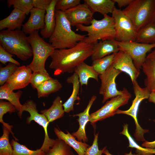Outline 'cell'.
<instances>
[{"instance_id":"4fadbf2b","label":"cell","mask_w":155,"mask_h":155,"mask_svg":"<svg viewBox=\"0 0 155 155\" xmlns=\"http://www.w3.org/2000/svg\"><path fill=\"white\" fill-rule=\"evenodd\" d=\"M63 12L71 26L79 24L90 25L94 18V13L84 3Z\"/></svg>"},{"instance_id":"f1b7e54d","label":"cell","mask_w":155,"mask_h":155,"mask_svg":"<svg viewBox=\"0 0 155 155\" xmlns=\"http://www.w3.org/2000/svg\"><path fill=\"white\" fill-rule=\"evenodd\" d=\"M62 85L57 79L52 78L47 80L36 88L38 98L48 96L50 94L59 91Z\"/></svg>"},{"instance_id":"cb8c5ba5","label":"cell","mask_w":155,"mask_h":155,"mask_svg":"<svg viewBox=\"0 0 155 155\" xmlns=\"http://www.w3.org/2000/svg\"><path fill=\"white\" fill-rule=\"evenodd\" d=\"M84 2L93 13L98 12L103 16L112 13L115 7L113 0H84Z\"/></svg>"},{"instance_id":"ac0fdd59","label":"cell","mask_w":155,"mask_h":155,"mask_svg":"<svg viewBox=\"0 0 155 155\" xmlns=\"http://www.w3.org/2000/svg\"><path fill=\"white\" fill-rule=\"evenodd\" d=\"M119 50L115 40H100L94 44L91 59L92 61L100 59Z\"/></svg>"},{"instance_id":"7402d4cb","label":"cell","mask_w":155,"mask_h":155,"mask_svg":"<svg viewBox=\"0 0 155 155\" xmlns=\"http://www.w3.org/2000/svg\"><path fill=\"white\" fill-rule=\"evenodd\" d=\"M54 131L58 138L62 140L72 147L78 155H85L86 150L90 146L86 142L76 140L67 131V133H65L58 128L55 127Z\"/></svg>"},{"instance_id":"8992f818","label":"cell","mask_w":155,"mask_h":155,"mask_svg":"<svg viewBox=\"0 0 155 155\" xmlns=\"http://www.w3.org/2000/svg\"><path fill=\"white\" fill-rule=\"evenodd\" d=\"M28 37L32 50L33 58L28 66L32 72L39 71L48 73L45 68V62L55 49L50 43L45 42L40 36L38 30L32 32Z\"/></svg>"},{"instance_id":"2e32d148","label":"cell","mask_w":155,"mask_h":155,"mask_svg":"<svg viewBox=\"0 0 155 155\" xmlns=\"http://www.w3.org/2000/svg\"><path fill=\"white\" fill-rule=\"evenodd\" d=\"M30 16L27 22L23 24L22 30L30 34L32 32L43 29L44 26L46 11L33 7L30 12Z\"/></svg>"},{"instance_id":"bcb514c9","label":"cell","mask_w":155,"mask_h":155,"mask_svg":"<svg viewBox=\"0 0 155 155\" xmlns=\"http://www.w3.org/2000/svg\"><path fill=\"white\" fill-rule=\"evenodd\" d=\"M103 153L106 155H113L110 153L106 149H105L103 152ZM125 155H139L138 154H132V152L130 151L129 153L128 154H126Z\"/></svg>"},{"instance_id":"e575fe53","label":"cell","mask_w":155,"mask_h":155,"mask_svg":"<svg viewBox=\"0 0 155 155\" xmlns=\"http://www.w3.org/2000/svg\"><path fill=\"white\" fill-rule=\"evenodd\" d=\"M10 131L3 126V134L0 137V155H12L13 149L9 140Z\"/></svg>"},{"instance_id":"7dc6e473","label":"cell","mask_w":155,"mask_h":155,"mask_svg":"<svg viewBox=\"0 0 155 155\" xmlns=\"http://www.w3.org/2000/svg\"><path fill=\"white\" fill-rule=\"evenodd\" d=\"M152 22L154 23L155 24V15L154 18Z\"/></svg>"},{"instance_id":"83f0119b","label":"cell","mask_w":155,"mask_h":155,"mask_svg":"<svg viewBox=\"0 0 155 155\" xmlns=\"http://www.w3.org/2000/svg\"><path fill=\"white\" fill-rule=\"evenodd\" d=\"M135 42L146 44L155 43V24L153 22L145 25L137 32Z\"/></svg>"},{"instance_id":"6da1fadb","label":"cell","mask_w":155,"mask_h":155,"mask_svg":"<svg viewBox=\"0 0 155 155\" xmlns=\"http://www.w3.org/2000/svg\"><path fill=\"white\" fill-rule=\"evenodd\" d=\"M95 44L84 40L70 48L55 49L50 56V68L54 70V75L74 72L75 68L92 55Z\"/></svg>"},{"instance_id":"8fae6325","label":"cell","mask_w":155,"mask_h":155,"mask_svg":"<svg viewBox=\"0 0 155 155\" xmlns=\"http://www.w3.org/2000/svg\"><path fill=\"white\" fill-rule=\"evenodd\" d=\"M23 105L24 111L28 112L30 115V116L26 119V123L29 124L33 121L42 126L44 130V139L40 149L46 153L53 146L55 142V139L50 138L48 134V127L49 123L44 115L38 113L36 104L33 100H28Z\"/></svg>"},{"instance_id":"d4e9b609","label":"cell","mask_w":155,"mask_h":155,"mask_svg":"<svg viewBox=\"0 0 155 155\" xmlns=\"http://www.w3.org/2000/svg\"><path fill=\"white\" fill-rule=\"evenodd\" d=\"M66 82L68 83L71 84L73 86L71 95L67 100L63 104L65 112L69 113L71 111L73 110V106L75 101L79 98L78 95L80 83L78 76L74 72L71 76L67 78Z\"/></svg>"},{"instance_id":"30bf717a","label":"cell","mask_w":155,"mask_h":155,"mask_svg":"<svg viewBox=\"0 0 155 155\" xmlns=\"http://www.w3.org/2000/svg\"><path fill=\"white\" fill-rule=\"evenodd\" d=\"M116 42L119 50L127 53L133 60L136 67L140 70L145 60L147 53L155 48V43L146 44L135 41H117Z\"/></svg>"},{"instance_id":"d6a6232c","label":"cell","mask_w":155,"mask_h":155,"mask_svg":"<svg viewBox=\"0 0 155 155\" xmlns=\"http://www.w3.org/2000/svg\"><path fill=\"white\" fill-rule=\"evenodd\" d=\"M115 53L92 61V66L99 75L104 73L112 65Z\"/></svg>"},{"instance_id":"836d02e7","label":"cell","mask_w":155,"mask_h":155,"mask_svg":"<svg viewBox=\"0 0 155 155\" xmlns=\"http://www.w3.org/2000/svg\"><path fill=\"white\" fill-rule=\"evenodd\" d=\"M17 111L15 106L9 102H6L1 100L0 101V122L4 126L8 128L13 135L14 139L18 140V139L14 136L12 131L13 126L10 125L8 123L4 122L3 119L4 115L7 113H11L15 112Z\"/></svg>"},{"instance_id":"e0dca14e","label":"cell","mask_w":155,"mask_h":155,"mask_svg":"<svg viewBox=\"0 0 155 155\" xmlns=\"http://www.w3.org/2000/svg\"><path fill=\"white\" fill-rule=\"evenodd\" d=\"M141 69L146 76L145 87L150 92H155V49L147 55Z\"/></svg>"},{"instance_id":"7bdbcfd3","label":"cell","mask_w":155,"mask_h":155,"mask_svg":"<svg viewBox=\"0 0 155 155\" xmlns=\"http://www.w3.org/2000/svg\"><path fill=\"white\" fill-rule=\"evenodd\" d=\"M115 3H117L120 8L128 6L133 0H113Z\"/></svg>"},{"instance_id":"3957f363","label":"cell","mask_w":155,"mask_h":155,"mask_svg":"<svg viewBox=\"0 0 155 155\" xmlns=\"http://www.w3.org/2000/svg\"><path fill=\"white\" fill-rule=\"evenodd\" d=\"M0 44L7 52L22 61H26L33 56L28 37L20 29L1 30Z\"/></svg>"},{"instance_id":"f35d334b","label":"cell","mask_w":155,"mask_h":155,"mask_svg":"<svg viewBox=\"0 0 155 155\" xmlns=\"http://www.w3.org/2000/svg\"><path fill=\"white\" fill-rule=\"evenodd\" d=\"M80 0H57L55 10L64 11L80 4Z\"/></svg>"},{"instance_id":"5b68a950","label":"cell","mask_w":155,"mask_h":155,"mask_svg":"<svg viewBox=\"0 0 155 155\" xmlns=\"http://www.w3.org/2000/svg\"><path fill=\"white\" fill-rule=\"evenodd\" d=\"M122 11L131 20L137 32L152 22L155 15V0H133Z\"/></svg>"},{"instance_id":"52a82bcc","label":"cell","mask_w":155,"mask_h":155,"mask_svg":"<svg viewBox=\"0 0 155 155\" xmlns=\"http://www.w3.org/2000/svg\"><path fill=\"white\" fill-rule=\"evenodd\" d=\"M132 84L135 97L132 101L131 106L127 110L118 109L116 114H125L131 117L134 121L136 126L134 137L137 141H145L146 140L144 134L149 130L143 129L140 126L138 123L137 117L140 104L144 100L148 99L150 92L146 87H140L137 81H135Z\"/></svg>"},{"instance_id":"9c48e42d","label":"cell","mask_w":155,"mask_h":155,"mask_svg":"<svg viewBox=\"0 0 155 155\" xmlns=\"http://www.w3.org/2000/svg\"><path fill=\"white\" fill-rule=\"evenodd\" d=\"M112 14L115 22V40L119 42L135 41L137 32L130 19L122 10L115 7Z\"/></svg>"},{"instance_id":"7c38bea8","label":"cell","mask_w":155,"mask_h":155,"mask_svg":"<svg viewBox=\"0 0 155 155\" xmlns=\"http://www.w3.org/2000/svg\"><path fill=\"white\" fill-rule=\"evenodd\" d=\"M131 97V94L121 95L111 98L100 108L90 115L89 121L93 124L98 121L113 116L119 107L128 103Z\"/></svg>"},{"instance_id":"4dcf8cb0","label":"cell","mask_w":155,"mask_h":155,"mask_svg":"<svg viewBox=\"0 0 155 155\" xmlns=\"http://www.w3.org/2000/svg\"><path fill=\"white\" fill-rule=\"evenodd\" d=\"M45 155H75L70 147L62 140L55 139L53 146Z\"/></svg>"},{"instance_id":"484cf974","label":"cell","mask_w":155,"mask_h":155,"mask_svg":"<svg viewBox=\"0 0 155 155\" xmlns=\"http://www.w3.org/2000/svg\"><path fill=\"white\" fill-rule=\"evenodd\" d=\"M74 72L78 76L81 86L84 85L87 86L88 81L90 78L94 79L98 82L99 74L92 65H88L84 62L75 68Z\"/></svg>"},{"instance_id":"ab89813d","label":"cell","mask_w":155,"mask_h":155,"mask_svg":"<svg viewBox=\"0 0 155 155\" xmlns=\"http://www.w3.org/2000/svg\"><path fill=\"white\" fill-rule=\"evenodd\" d=\"M14 56V55L6 51L0 44V62L2 64L5 65L7 62H9L15 64L20 66V63L12 57Z\"/></svg>"},{"instance_id":"60d3db41","label":"cell","mask_w":155,"mask_h":155,"mask_svg":"<svg viewBox=\"0 0 155 155\" xmlns=\"http://www.w3.org/2000/svg\"><path fill=\"white\" fill-rule=\"evenodd\" d=\"M98 133L95 134L94 139L91 146L89 147L86 150L85 155H102L106 147H104L102 150L99 149L98 144Z\"/></svg>"},{"instance_id":"44dd1931","label":"cell","mask_w":155,"mask_h":155,"mask_svg":"<svg viewBox=\"0 0 155 155\" xmlns=\"http://www.w3.org/2000/svg\"><path fill=\"white\" fill-rule=\"evenodd\" d=\"M22 94V92L20 90L16 92L11 90L6 83L0 87V99L7 100L13 104L18 111V115L21 119L24 111V105L20 101Z\"/></svg>"},{"instance_id":"d590c367","label":"cell","mask_w":155,"mask_h":155,"mask_svg":"<svg viewBox=\"0 0 155 155\" xmlns=\"http://www.w3.org/2000/svg\"><path fill=\"white\" fill-rule=\"evenodd\" d=\"M7 3L9 7L12 6L14 8L24 12L26 15L30 13L33 7L32 0H8Z\"/></svg>"},{"instance_id":"f6af8a7d","label":"cell","mask_w":155,"mask_h":155,"mask_svg":"<svg viewBox=\"0 0 155 155\" xmlns=\"http://www.w3.org/2000/svg\"><path fill=\"white\" fill-rule=\"evenodd\" d=\"M149 102H153L155 104V92H150L149 98Z\"/></svg>"},{"instance_id":"ba28073f","label":"cell","mask_w":155,"mask_h":155,"mask_svg":"<svg viewBox=\"0 0 155 155\" xmlns=\"http://www.w3.org/2000/svg\"><path fill=\"white\" fill-rule=\"evenodd\" d=\"M121 72L111 65L104 73L99 75L101 81L99 93L102 96V103L108 99L118 95L131 94L125 88L122 90H118L116 88L115 79Z\"/></svg>"},{"instance_id":"603a6c76","label":"cell","mask_w":155,"mask_h":155,"mask_svg":"<svg viewBox=\"0 0 155 155\" xmlns=\"http://www.w3.org/2000/svg\"><path fill=\"white\" fill-rule=\"evenodd\" d=\"M57 0H52L49 7L46 10L44 28L40 30V34L44 38H49L55 28L56 20L55 5Z\"/></svg>"},{"instance_id":"5bb4252c","label":"cell","mask_w":155,"mask_h":155,"mask_svg":"<svg viewBox=\"0 0 155 155\" xmlns=\"http://www.w3.org/2000/svg\"><path fill=\"white\" fill-rule=\"evenodd\" d=\"M112 65L116 69L127 73L132 83L137 81L140 74V70L136 67L131 58L121 50L115 53Z\"/></svg>"},{"instance_id":"74e56055","label":"cell","mask_w":155,"mask_h":155,"mask_svg":"<svg viewBox=\"0 0 155 155\" xmlns=\"http://www.w3.org/2000/svg\"><path fill=\"white\" fill-rule=\"evenodd\" d=\"M52 78L49 73L39 71H34L31 75L30 83L34 89H36L44 82Z\"/></svg>"},{"instance_id":"f546056e","label":"cell","mask_w":155,"mask_h":155,"mask_svg":"<svg viewBox=\"0 0 155 155\" xmlns=\"http://www.w3.org/2000/svg\"><path fill=\"white\" fill-rule=\"evenodd\" d=\"M120 133L127 137L129 142L128 147L136 148L137 151V153L139 155H153L155 154V148L150 149L144 148L140 146L136 143L129 132L127 124L124 125L123 130Z\"/></svg>"},{"instance_id":"7a4b0ae2","label":"cell","mask_w":155,"mask_h":155,"mask_svg":"<svg viewBox=\"0 0 155 155\" xmlns=\"http://www.w3.org/2000/svg\"><path fill=\"white\" fill-rule=\"evenodd\" d=\"M55 27L49 40L55 49L70 48L84 40L86 35L78 34L72 30L63 11L55 10Z\"/></svg>"},{"instance_id":"d6986e66","label":"cell","mask_w":155,"mask_h":155,"mask_svg":"<svg viewBox=\"0 0 155 155\" xmlns=\"http://www.w3.org/2000/svg\"><path fill=\"white\" fill-rule=\"evenodd\" d=\"M96 98V95H93L89 100L88 104L84 110L82 112L73 116L79 117L78 121L79 126L77 131L71 134L76 137L79 141H82L84 142L88 141V139L85 130V127L88 122L89 121L90 115L89 113L90 109Z\"/></svg>"},{"instance_id":"1f68e13d","label":"cell","mask_w":155,"mask_h":155,"mask_svg":"<svg viewBox=\"0 0 155 155\" xmlns=\"http://www.w3.org/2000/svg\"><path fill=\"white\" fill-rule=\"evenodd\" d=\"M11 144L12 147V155H45V153L40 148L32 150L21 144L15 140L12 139Z\"/></svg>"},{"instance_id":"9a60e30c","label":"cell","mask_w":155,"mask_h":155,"mask_svg":"<svg viewBox=\"0 0 155 155\" xmlns=\"http://www.w3.org/2000/svg\"><path fill=\"white\" fill-rule=\"evenodd\" d=\"M32 72L27 65L19 66L6 83L12 91L24 88L30 83Z\"/></svg>"},{"instance_id":"277c9868","label":"cell","mask_w":155,"mask_h":155,"mask_svg":"<svg viewBox=\"0 0 155 155\" xmlns=\"http://www.w3.org/2000/svg\"><path fill=\"white\" fill-rule=\"evenodd\" d=\"M75 27L76 31L87 32V36L84 40L90 44H95L99 40H114L115 39L114 20L108 15L104 16V18L100 20L93 18L89 26L79 24Z\"/></svg>"},{"instance_id":"ffe728a7","label":"cell","mask_w":155,"mask_h":155,"mask_svg":"<svg viewBox=\"0 0 155 155\" xmlns=\"http://www.w3.org/2000/svg\"><path fill=\"white\" fill-rule=\"evenodd\" d=\"M26 15L24 12L14 8L9 16L0 21V30L20 29Z\"/></svg>"},{"instance_id":"4316f807","label":"cell","mask_w":155,"mask_h":155,"mask_svg":"<svg viewBox=\"0 0 155 155\" xmlns=\"http://www.w3.org/2000/svg\"><path fill=\"white\" fill-rule=\"evenodd\" d=\"M65 112L61 98L59 96L56 97L49 108L40 111V113L46 117L49 123L62 117Z\"/></svg>"},{"instance_id":"ee69618b","label":"cell","mask_w":155,"mask_h":155,"mask_svg":"<svg viewBox=\"0 0 155 155\" xmlns=\"http://www.w3.org/2000/svg\"><path fill=\"white\" fill-rule=\"evenodd\" d=\"M142 146L146 148L154 149L155 148V140L153 141L150 142L145 141L142 144Z\"/></svg>"},{"instance_id":"8d00e7d4","label":"cell","mask_w":155,"mask_h":155,"mask_svg":"<svg viewBox=\"0 0 155 155\" xmlns=\"http://www.w3.org/2000/svg\"><path fill=\"white\" fill-rule=\"evenodd\" d=\"M19 66L15 64L9 63L6 66L3 67H0V85L1 86H3L6 83Z\"/></svg>"},{"instance_id":"b9f144b4","label":"cell","mask_w":155,"mask_h":155,"mask_svg":"<svg viewBox=\"0 0 155 155\" xmlns=\"http://www.w3.org/2000/svg\"><path fill=\"white\" fill-rule=\"evenodd\" d=\"M52 0H32L33 7L46 11L50 5Z\"/></svg>"}]
</instances>
